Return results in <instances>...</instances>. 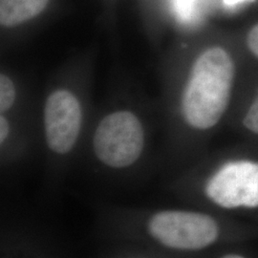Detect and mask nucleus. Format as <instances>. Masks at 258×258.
Wrapping results in <instances>:
<instances>
[{"instance_id":"f257e3e1","label":"nucleus","mask_w":258,"mask_h":258,"mask_svg":"<svg viewBox=\"0 0 258 258\" xmlns=\"http://www.w3.org/2000/svg\"><path fill=\"white\" fill-rule=\"evenodd\" d=\"M148 232L166 249L192 252L217 245L232 246L258 241V222L188 210H166L153 214Z\"/></svg>"},{"instance_id":"f03ea898","label":"nucleus","mask_w":258,"mask_h":258,"mask_svg":"<svg viewBox=\"0 0 258 258\" xmlns=\"http://www.w3.org/2000/svg\"><path fill=\"white\" fill-rule=\"evenodd\" d=\"M234 77L232 57L221 47L210 48L198 56L182 100L184 120L191 127L207 130L221 120L230 103Z\"/></svg>"},{"instance_id":"7ed1b4c3","label":"nucleus","mask_w":258,"mask_h":258,"mask_svg":"<svg viewBox=\"0 0 258 258\" xmlns=\"http://www.w3.org/2000/svg\"><path fill=\"white\" fill-rule=\"evenodd\" d=\"M209 203L237 219L258 222V161L232 159L222 164L204 185Z\"/></svg>"},{"instance_id":"20e7f679","label":"nucleus","mask_w":258,"mask_h":258,"mask_svg":"<svg viewBox=\"0 0 258 258\" xmlns=\"http://www.w3.org/2000/svg\"><path fill=\"white\" fill-rule=\"evenodd\" d=\"M144 148V130L138 118L127 111L106 116L94 136V149L99 160L114 168L135 163Z\"/></svg>"},{"instance_id":"39448f33","label":"nucleus","mask_w":258,"mask_h":258,"mask_svg":"<svg viewBox=\"0 0 258 258\" xmlns=\"http://www.w3.org/2000/svg\"><path fill=\"white\" fill-rule=\"evenodd\" d=\"M44 124L50 149L58 154L68 153L78 140L82 124L81 105L72 93L57 90L48 97Z\"/></svg>"},{"instance_id":"423d86ee","label":"nucleus","mask_w":258,"mask_h":258,"mask_svg":"<svg viewBox=\"0 0 258 258\" xmlns=\"http://www.w3.org/2000/svg\"><path fill=\"white\" fill-rule=\"evenodd\" d=\"M49 0H0V22L11 27L23 23L39 15Z\"/></svg>"},{"instance_id":"0eeeda50","label":"nucleus","mask_w":258,"mask_h":258,"mask_svg":"<svg viewBox=\"0 0 258 258\" xmlns=\"http://www.w3.org/2000/svg\"><path fill=\"white\" fill-rule=\"evenodd\" d=\"M16 98L14 84L6 75L0 76V110L6 112L13 105Z\"/></svg>"},{"instance_id":"6e6552de","label":"nucleus","mask_w":258,"mask_h":258,"mask_svg":"<svg viewBox=\"0 0 258 258\" xmlns=\"http://www.w3.org/2000/svg\"><path fill=\"white\" fill-rule=\"evenodd\" d=\"M216 258H258V253L249 244H239L227 247Z\"/></svg>"},{"instance_id":"1a4fd4ad","label":"nucleus","mask_w":258,"mask_h":258,"mask_svg":"<svg viewBox=\"0 0 258 258\" xmlns=\"http://www.w3.org/2000/svg\"><path fill=\"white\" fill-rule=\"evenodd\" d=\"M243 125L249 132L258 135V94L244 117Z\"/></svg>"},{"instance_id":"9d476101","label":"nucleus","mask_w":258,"mask_h":258,"mask_svg":"<svg viewBox=\"0 0 258 258\" xmlns=\"http://www.w3.org/2000/svg\"><path fill=\"white\" fill-rule=\"evenodd\" d=\"M247 45L249 51L258 58V24L249 31L247 36Z\"/></svg>"},{"instance_id":"9b49d317","label":"nucleus","mask_w":258,"mask_h":258,"mask_svg":"<svg viewBox=\"0 0 258 258\" xmlns=\"http://www.w3.org/2000/svg\"><path fill=\"white\" fill-rule=\"evenodd\" d=\"M10 125L8 120L3 116L0 118V142L4 143V141L7 139L9 135Z\"/></svg>"}]
</instances>
